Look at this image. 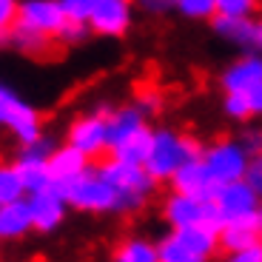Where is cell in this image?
Here are the masks:
<instances>
[{
    "mask_svg": "<svg viewBox=\"0 0 262 262\" xmlns=\"http://www.w3.org/2000/svg\"><path fill=\"white\" fill-rule=\"evenodd\" d=\"M52 188H57L66 196V203L83 214H128L131 211L128 200L97 168H89L85 174L66 183H52Z\"/></svg>",
    "mask_w": 262,
    "mask_h": 262,
    "instance_id": "6da1fadb",
    "label": "cell"
},
{
    "mask_svg": "<svg viewBox=\"0 0 262 262\" xmlns=\"http://www.w3.org/2000/svg\"><path fill=\"white\" fill-rule=\"evenodd\" d=\"M203 148L194 137L180 134L174 128H154V140H151V151L145 157V168L157 183H168L174 177V171L191 157H203Z\"/></svg>",
    "mask_w": 262,
    "mask_h": 262,
    "instance_id": "7a4b0ae2",
    "label": "cell"
},
{
    "mask_svg": "<svg viewBox=\"0 0 262 262\" xmlns=\"http://www.w3.org/2000/svg\"><path fill=\"white\" fill-rule=\"evenodd\" d=\"M97 171L128 200L131 211L143 208L145 200H148V196L154 194V188H157V180L151 177L143 163H128V160H120V157H114V154L108 160H103V163L97 165Z\"/></svg>",
    "mask_w": 262,
    "mask_h": 262,
    "instance_id": "3957f363",
    "label": "cell"
},
{
    "mask_svg": "<svg viewBox=\"0 0 262 262\" xmlns=\"http://www.w3.org/2000/svg\"><path fill=\"white\" fill-rule=\"evenodd\" d=\"M0 128H6L20 145H29L37 137H43L40 112L3 80H0Z\"/></svg>",
    "mask_w": 262,
    "mask_h": 262,
    "instance_id": "277c9868",
    "label": "cell"
},
{
    "mask_svg": "<svg viewBox=\"0 0 262 262\" xmlns=\"http://www.w3.org/2000/svg\"><path fill=\"white\" fill-rule=\"evenodd\" d=\"M211 205H214V225L223 228L225 223H234V220L256 216L262 205V196L245 180H234V183H223L216 188Z\"/></svg>",
    "mask_w": 262,
    "mask_h": 262,
    "instance_id": "5b68a950",
    "label": "cell"
},
{
    "mask_svg": "<svg viewBox=\"0 0 262 262\" xmlns=\"http://www.w3.org/2000/svg\"><path fill=\"white\" fill-rule=\"evenodd\" d=\"M203 160L208 165V171L214 174V180L223 185V183H234V180H245V171H248L254 157L243 148V143L236 137H225L205 145Z\"/></svg>",
    "mask_w": 262,
    "mask_h": 262,
    "instance_id": "8992f818",
    "label": "cell"
},
{
    "mask_svg": "<svg viewBox=\"0 0 262 262\" xmlns=\"http://www.w3.org/2000/svg\"><path fill=\"white\" fill-rule=\"evenodd\" d=\"M163 220L171 228H185V225H200V223L214 225V205H211V200H203V196L171 191V196H165L163 203Z\"/></svg>",
    "mask_w": 262,
    "mask_h": 262,
    "instance_id": "52a82bcc",
    "label": "cell"
},
{
    "mask_svg": "<svg viewBox=\"0 0 262 262\" xmlns=\"http://www.w3.org/2000/svg\"><path fill=\"white\" fill-rule=\"evenodd\" d=\"M66 143L77 145L89 157H100L108 151V114H83L74 117L69 131H66Z\"/></svg>",
    "mask_w": 262,
    "mask_h": 262,
    "instance_id": "ba28073f",
    "label": "cell"
},
{
    "mask_svg": "<svg viewBox=\"0 0 262 262\" xmlns=\"http://www.w3.org/2000/svg\"><path fill=\"white\" fill-rule=\"evenodd\" d=\"M89 23L100 37L120 40L134 26V3L131 0H100V6L94 9Z\"/></svg>",
    "mask_w": 262,
    "mask_h": 262,
    "instance_id": "9c48e42d",
    "label": "cell"
},
{
    "mask_svg": "<svg viewBox=\"0 0 262 262\" xmlns=\"http://www.w3.org/2000/svg\"><path fill=\"white\" fill-rule=\"evenodd\" d=\"M29 200V211H32V223L34 231L40 234H52L63 225L66 220V211H69V203L66 196L60 194L57 188H43V191H34V194L26 196Z\"/></svg>",
    "mask_w": 262,
    "mask_h": 262,
    "instance_id": "30bf717a",
    "label": "cell"
},
{
    "mask_svg": "<svg viewBox=\"0 0 262 262\" xmlns=\"http://www.w3.org/2000/svg\"><path fill=\"white\" fill-rule=\"evenodd\" d=\"M171 188L180 194H191V196H203V200H214L220 183L214 180V174L208 171L203 157H191L174 171V177L168 180Z\"/></svg>",
    "mask_w": 262,
    "mask_h": 262,
    "instance_id": "8fae6325",
    "label": "cell"
},
{
    "mask_svg": "<svg viewBox=\"0 0 262 262\" xmlns=\"http://www.w3.org/2000/svg\"><path fill=\"white\" fill-rule=\"evenodd\" d=\"M66 20H69V14H66L60 0H20L17 23H23V26H32L43 34L57 37Z\"/></svg>",
    "mask_w": 262,
    "mask_h": 262,
    "instance_id": "7c38bea8",
    "label": "cell"
},
{
    "mask_svg": "<svg viewBox=\"0 0 262 262\" xmlns=\"http://www.w3.org/2000/svg\"><path fill=\"white\" fill-rule=\"evenodd\" d=\"M256 83H262V52H248L220 74V89L223 92H251Z\"/></svg>",
    "mask_w": 262,
    "mask_h": 262,
    "instance_id": "4fadbf2b",
    "label": "cell"
},
{
    "mask_svg": "<svg viewBox=\"0 0 262 262\" xmlns=\"http://www.w3.org/2000/svg\"><path fill=\"white\" fill-rule=\"evenodd\" d=\"M29 231H34V223L26 196L0 205V243H17Z\"/></svg>",
    "mask_w": 262,
    "mask_h": 262,
    "instance_id": "5bb4252c",
    "label": "cell"
},
{
    "mask_svg": "<svg viewBox=\"0 0 262 262\" xmlns=\"http://www.w3.org/2000/svg\"><path fill=\"white\" fill-rule=\"evenodd\" d=\"M49 165H52V177L54 183H66V180H74L80 174L92 168V157L80 151L77 145L66 143V145H57L52 151V157H49Z\"/></svg>",
    "mask_w": 262,
    "mask_h": 262,
    "instance_id": "9a60e30c",
    "label": "cell"
},
{
    "mask_svg": "<svg viewBox=\"0 0 262 262\" xmlns=\"http://www.w3.org/2000/svg\"><path fill=\"white\" fill-rule=\"evenodd\" d=\"M211 29L220 40L231 43L236 49L254 52V20L251 17H231V14H216L211 20Z\"/></svg>",
    "mask_w": 262,
    "mask_h": 262,
    "instance_id": "2e32d148",
    "label": "cell"
},
{
    "mask_svg": "<svg viewBox=\"0 0 262 262\" xmlns=\"http://www.w3.org/2000/svg\"><path fill=\"white\" fill-rule=\"evenodd\" d=\"M143 125H148V114H145L137 103L112 108V112H108V151H112L120 140H125L128 134L143 128Z\"/></svg>",
    "mask_w": 262,
    "mask_h": 262,
    "instance_id": "e0dca14e",
    "label": "cell"
},
{
    "mask_svg": "<svg viewBox=\"0 0 262 262\" xmlns=\"http://www.w3.org/2000/svg\"><path fill=\"white\" fill-rule=\"evenodd\" d=\"M259 214L248 216V220H234V223H225L220 228V245H223L228 254L251 245L254 239H259Z\"/></svg>",
    "mask_w": 262,
    "mask_h": 262,
    "instance_id": "ac0fdd59",
    "label": "cell"
},
{
    "mask_svg": "<svg viewBox=\"0 0 262 262\" xmlns=\"http://www.w3.org/2000/svg\"><path fill=\"white\" fill-rule=\"evenodd\" d=\"M52 34H43L32 26H23V23H14L12 29V46L20 54H29V57H43V54L52 52Z\"/></svg>",
    "mask_w": 262,
    "mask_h": 262,
    "instance_id": "d6986e66",
    "label": "cell"
},
{
    "mask_svg": "<svg viewBox=\"0 0 262 262\" xmlns=\"http://www.w3.org/2000/svg\"><path fill=\"white\" fill-rule=\"evenodd\" d=\"M151 140H154V128L143 125L134 134H128L125 140H120L112 148V154L120 160H128V163H145V157H148V151H151Z\"/></svg>",
    "mask_w": 262,
    "mask_h": 262,
    "instance_id": "ffe728a7",
    "label": "cell"
},
{
    "mask_svg": "<svg viewBox=\"0 0 262 262\" xmlns=\"http://www.w3.org/2000/svg\"><path fill=\"white\" fill-rule=\"evenodd\" d=\"M117 262H160V245L148 236H128L114 251Z\"/></svg>",
    "mask_w": 262,
    "mask_h": 262,
    "instance_id": "44dd1931",
    "label": "cell"
},
{
    "mask_svg": "<svg viewBox=\"0 0 262 262\" xmlns=\"http://www.w3.org/2000/svg\"><path fill=\"white\" fill-rule=\"evenodd\" d=\"M29 191L26 183L20 177V171L14 163H0V205L3 203H14V200H23Z\"/></svg>",
    "mask_w": 262,
    "mask_h": 262,
    "instance_id": "7402d4cb",
    "label": "cell"
},
{
    "mask_svg": "<svg viewBox=\"0 0 262 262\" xmlns=\"http://www.w3.org/2000/svg\"><path fill=\"white\" fill-rule=\"evenodd\" d=\"M223 114L234 123H248L254 114H251V103L245 92H225L223 97Z\"/></svg>",
    "mask_w": 262,
    "mask_h": 262,
    "instance_id": "603a6c76",
    "label": "cell"
},
{
    "mask_svg": "<svg viewBox=\"0 0 262 262\" xmlns=\"http://www.w3.org/2000/svg\"><path fill=\"white\" fill-rule=\"evenodd\" d=\"M92 34H94V29H92L89 20H72L69 17L63 23V29L57 32V40L63 43V46H83Z\"/></svg>",
    "mask_w": 262,
    "mask_h": 262,
    "instance_id": "cb8c5ba5",
    "label": "cell"
},
{
    "mask_svg": "<svg viewBox=\"0 0 262 262\" xmlns=\"http://www.w3.org/2000/svg\"><path fill=\"white\" fill-rule=\"evenodd\" d=\"M174 9L185 20H214L216 17V0H177Z\"/></svg>",
    "mask_w": 262,
    "mask_h": 262,
    "instance_id": "d4e9b609",
    "label": "cell"
},
{
    "mask_svg": "<svg viewBox=\"0 0 262 262\" xmlns=\"http://www.w3.org/2000/svg\"><path fill=\"white\" fill-rule=\"evenodd\" d=\"M259 0H216V14H231V17H254Z\"/></svg>",
    "mask_w": 262,
    "mask_h": 262,
    "instance_id": "484cf974",
    "label": "cell"
},
{
    "mask_svg": "<svg viewBox=\"0 0 262 262\" xmlns=\"http://www.w3.org/2000/svg\"><path fill=\"white\" fill-rule=\"evenodd\" d=\"M236 140L243 143V148L251 157H262V125H243Z\"/></svg>",
    "mask_w": 262,
    "mask_h": 262,
    "instance_id": "4316f807",
    "label": "cell"
},
{
    "mask_svg": "<svg viewBox=\"0 0 262 262\" xmlns=\"http://www.w3.org/2000/svg\"><path fill=\"white\" fill-rule=\"evenodd\" d=\"M60 3L72 20H92L94 9L100 6V0H60Z\"/></svg>",
    "mask_w": 262,
    "mask_h": 262,
    "instance_id": "83f0119b",
    "label": "cell"
},
{
    "mask_svg": "<svg viewBox=\"0 0 262 262\" xmlns=\"http://www.w3.org/2000/svg\"><path fill=\"white\" fill-rule=\"evenodd\" d=\"M20 17V0H0V32H12Z\"/></svg>",
    "mask_w": 262,
    "mask_h": 262,
    "instance_id": "f1b7e54d",
    "label": "cell"
},
{
    "mask_svg": "<svg viewBox=\"0 0 262 262\" xmlns=\"http://www.w3.org/2000/svg\"><path fill=\"white\" fill-rule=\"evenodd\" d=\"M228 259L231 262H262V236H259V239H254L251 245H245V248L228 254Z\"/></svg>",
    "mask_w": 262,
    "mask_h": 262,
    "instance_id": "f546056e",
    "label": "cell"
},
{
    "mask_svg": "<svg viewBox=\"0 0 262 262\" xmlns=\"http://www.w3.org/2000/svg\"><path fill=\"white\" fill-rule=\"evenodd\" d=\"M137 105L143 108L145 114H160L163 112V94L160 92H154V89H148V92H140V97H137Z\"/></svg>",
    "mask_w": 262,
    "mask_h": 262,
    "instance_id": "4dcf8cb0",
    "label": "cell"
},
{
    "mask_svg": "<svg viewBox=\"0 0 262 262\" xmlns=\"http://www.w3.org/2000/svg\"><path fill=\"white\" fill-rule=\"evenodd\" d=\"M245 183L251 185V188L256 191V194L262 196V157H254L248 165V171H245Z\"/></svg>",
    "mask_w": 262,
    "mask_h": 262,
    "instance_id": "1f68e13d",
    "label": "cell"
},
{
    "mask_svg": "<svg viewBox=\"0 0 262 262\" xmlns=\"http://www.w3.org/2000/svg\"><path fill=\"white\" fill-rule=\"evenodd\" d=\"M174 3L177 0H140V6L148 14H165L168 9H174Z\"/></svg>",
    "mask_w": 262,
    "mask_h": 262,
    "instance_id": "d6a6232c",
    "label": "cell"
},
{
    "mask_svg": "<svg viewBox=\"0 0 262 262\" xmlns=\"http://www.w3.org/2000/svg\"><path fill=\"white\" fill-rule=\"evenodd\" d=\"M248 94V103H251V114L254 117H262V83H256L251 92H245Z\"/></svg>",
    "mask_w": 262,
    "mask_h": 262,
    "instance_id": "836d02e7",
    "label": "cell"
},
{
    "mask_svg": "<svg viewBox=\"0 0 262 262\" xmlns=\"http://www.w3.org/2000/svg\"><path fill=\"white\" fill-rule=\"evenodd\" d=\"M254 49L262 52V17L254 20Z\"/></svg>",
    "mask_w": 262,
    "mask_h": 262,
    "instance_id": "e575fe53",
    "label": "cell"
},
{
    "mask_svg": "<svg viewBox=\"0 0 262 262\" xmlns=\"http://www.w3.org/2000/svg\"><path fill=\"white\" fill-rule=\"evenodd\" d=\"M12 46V32H0V49Z\"/></svg>",
    "mask_w": 262,
    "mask_h": 262,
    "instance_id": "d590c367",
    "label": "cell"
},
{
    "mask_svg": "<svg viewBox=\"0 0 262 262\" xmlns=\"http://www.w3.org/2000/svg\"><path fill=\"white\" fill-rule=\"evenodd\" d=\"M259 234H262V205H259Z\"/></svg>",
    "mask_w": 262,
    "mask_h": 262,
    "instance_id": "8d00e7d4",
    "label": "cell"
}]
</instances>
